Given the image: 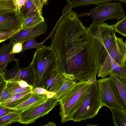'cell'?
Here are the masks:
<instances>
[{
    "label": "cell",
    "instance_id": "41",
    "mask_svg": "<svg viewBox=\"0 0 126 126\" xmlns=\"http://www.w3.org/2000/svg\"><path fill=\"white\" fill-rule=\"evenodd\" d=\"M125 44V45H126V40L125 41V42H124Z\"/></svg>",
    "mask_w": 126,
    "mask_h": 126
},
{
    "label": "cell",
    "instance_id": "3",
    "mask_svg": "<svg viewBox=\"0 0 126 126\" xmlns=\"http://www.w3.org/2000/svg\"><path fill=\"white\" fill-rule=\"evenodd\" d=\"M96 53L99 66L103 63L115 38L114 24L109 25L102 22L99 24L92 23L87 28Z\"/></svg>",
    "mask_w": 126,
    "mask_h": 126
},
{
    "label": "cell",
    "instance_id": "24",
    "mask_svg": "<svg viewBox=\"0 0 126 126\" xmlns=\"http://www.w3.org/2000/svg\"><path fill=\"white\" fill-rule=\"evenodd\" d=\"M117 0H66L68 4L72 8L79 6L98 4L110 2Z\"/></svg>",
    "mask_w": 126,
    "mask_h": 126
},
{
    "label": "cell",
    "instance_id": "27",
    "mask_svg": "<svg viewBox=\"0 0 126 126\" xmlns=\"http://www.w3.org/2000/svg\"><path fill=\"white\" fill-rule=\"evenodd\" d=\"M45 41V40L42 43H38L36 42L35 38L28 40L23 45L22 53L27 49L32 48H36L37 50L41 49L44 47L43 44Z\"/></svg>",
    "mask_w": 126,
    "mask_h": 126
},
{
    "label": "cell",
    "instance_id": "1",
    "mask_svg": "<svg viewBox=\"0 0 126 126\" xmlns=\"http://www.w3.org/2000/svg\"><path fill=\"white\" fill-rule=\"evenodd\" d=\"M62 13L49 36V47L57 54L59 71L66 78L87 81L96 76L99 68L90 35L76 12L67 8Z\"/></svg>",
    "mask_w": 126,
    "mask_h": 126
},
{
    "label": "cell",
    "instance_id": "5",
    "mask_svg": "<svg viewBox=\"0 0 126 126\" xmlns=\"http://www.w3.org/2000/svg\"><path fill=\"white\" fill-rule=\"evenodd\" d=\"M102 106L97 86V81L92 87L83 102L72 116V121L81 122L96 116Z\"/></svg>",
    "mask_w": 126,
    "mask_h": 126
},
{
    "label": "cell",
    "instance_id": "20",
    "mask_svg": "<svg viewBox=\"0 0 126 126\" xmlns=\"http://www.w3.org/2000/svg\"><path fill=\"white\" fill-rule=\"evenodd\" d=\"M44 21L42 14L40 13L29 16L23 20L22 29L32 28Z\"/></svg>",
    "mask_w": 126,
    "mask_h": 126
},
{
    "label": "cell",
    "instance_id": "12",
    "mask_svg": "<svg viewBox=\"0 0 126 126\" xmlns=\"http://www.w3.org/2000/svg\"><path fill=\"white\" fill-rule=\"evenodd\" d=\"M109 77L114 86L119 102L126 112V77L111 73Z\"/></svg>",
    "mask_w": 126,
    "mask_h": 126
},
{
    "label": "cell",
    "instance_id": "37",
    "mask_svg": "<svg viewBox=\"0 0 126 126\" xmlns=\"http://www.w3.org/2000/svg\"><path fill=\"white\" fill-rule=\"evenodd\" d=\"M44 126H56V124L53 122H49Z\"/></svg>",
    "mask_w": 126,
    "mask_h": 126
},
{
    "label": "cell",
    "instance_id": "16",
    "mask_svg": "<svg viewBox=\"0 0 126 126\" xmlns=\"http://www.w3.org/2000/svg\"><path fill=\"white\" fill-rule=\"evenodd\" d=\"M32 91L12 95L9 98L0 103V107L12 110L13 109L31 97Z\"/></svg>",
    "mask_w": 126,
    "mask_h": 126
},
{
    "label": "cell",
    "instance_id": "38",
    "mask_svg": "<svg viewBox=\"0 0 126 126\" xmlns=\"http://www.w3.org/2000/svg\"><path fill=\"white\" fill-rule=\"evenodd\" d=\"M122 1L125 3L126 4V0H117Z\"/></svg>",
    "mask_w": 126,
    "mask_h": 126
},
{
    "label": "cell",
    "instance_id": "21",
    "mask_svg": "<svg viewBox=\"0 0 126 126\" xmlns=\"http://www.w3.org/2000/svg\"><path fill=\"white\" fill-rule=\"evenodd\" d=\"M76 82L66 79L60 88L55 93L54 97L59 102L73 88Z\"/></svg>",
    "mask_w": 126,
    "mask_h": 126
},
{
    "label": "cell",
    "instance_id": "32",
    "mask_svg": "<svg viewBox=\"0 0 126 126\" xmlns=\"http://www.w3.org/2000/svg\"><path fill=\"white\" fill-rule=\"evenodd\" d=\"M32 92L33 93L38 94H46L47 96L49 92L46 89L40 87H36L33 88Z\"/></svg>",
    "mask_w": 126,
    "mask_h": 126
},
{
    "label": "cell",
    "instance_id": "18",
    "mask_svg": "<svg viewBox=\"0 0 126 126\" xmlns=\"http://www.w3.org/2000/svg\"><path fill=\"white\" fill-rule=\"evenodd\" d=\"M39 13H41L35 3L32 0H28L21 7L18 14L23 20Z\"/></svg>",
    "mask_w": 126,
    "mask_h": 126
},
{
    "label": "cell",
    "instance_id": "15",
    "mask_svg": "<svg viewBox=\"0 0 126 126\" xmlns=\"http://www.w3.org/2000/svg\"><path fill=\"white\" fill-rule=\"evenodd\" d=\"M13 45L3 44L0 48V73L4 72L6 69L8 64L12 61L19 62V59L15 58V54H11L10 52Z\"/></svg>",
    "mask_w": 126,
    "mask_h": 126
},
{
    "label": "cell",
    "instance_id": "6",
    "mask_svg": "<svg viewBox=\"0 0 126 126\" xmlns=\"http://www.w3.org/2000/svg\"><path fill=\"white\" fill-rule=\"evenodd\" d=\"M81 16H87L91 17L92 23L101 24L109 19L119 20L126 15L123 9L122 3L119 2H110L101 3L91 9L88 13H84Z\"/></svg>",
    "mask_w": 126,
    "mask_h": 126
},
{
    "label": "cell",
    "instance_id": "36",
    "mask_svg": "<svg viewBox=\"0 0 126 126\" xmlns=\"http://www.w3.org/2000/svg\"><path fill=\"white\" fill-rule=\"evenodd\" d=\"M87 81L92 84L95 83L97 81L96 79V76H94L89 78Z\"/></svg>",
    "mask_w": 126,
    "mask_h": 126
},
{
    "label": "cell",
    "instance_id": "26",
    "mask_svg": "<svg viewBox=\"0 0 126 126\" xmlns=\"http://www.w3.org/2000/svg\"><path fill=\"white\" fill-rule=\"evenodd\" d=\"M22 29L20 28L6 31H0V42L1 43L8 39H10Z\"/></svg>",
    "mask_w": 126,
    "mask_h": 126
},
{
    "label": "cell",
    "instance_id": "4",
    "mask_svg": "<svg viewBox=\"0 0 126 126\" xmlns=\"http://www.w3.org/2000/svg\"><path fill=\"white\" fill-rule=\"evenodd\" d=\"M92 84L88 81L76 82L73 88L59 102L61 123L72 121L74 112L83 102Z\"/></svg>",
    "mask_w": 126,
    "mask_h": 126
},
{
    "label": "cell",
    "instance_id": "28",
    "mask_svg": "<svg viewBox=\"0 0 126 126\" xmlns=\"http://www.w3.org/2000/svg\"><path fill=\"white\" fill-rule=\"evenodd\" d=\"M123 76L126 77V67L122 66L115 61L111 62V73Z\"/></svg>",
    "mask_w": 126,
    "mask_h": 126
},
{
    "label": "cell",
    "instance_id": "9",
    "mask_svg": "<svg viewBox=\"0 0 126 126\" xmlns=\"http://www.w3.org/2000/svg\"><path fill=\"white\" fill-rule=\"evenodd\" d=\"M97 86L102 107L105 106L109 109L116 107L123 110L109 77L98 79L97 80Z\"/></svg>",
    "mask_w": 126,
    "mask_h": 126
},
{
    "label": "cell",
    "instance_id": "25",
    "mask_svg": "<svg viewBox=\"0 0 126 126\" xmlns=\"http://www.w3.org/2000/svg\"><path fill=\"white\" fill-rule=\"evenodd\" d=\"M22 111L13 110L8 114L0 117V126H6L17 122Z\"/></svg>",
    "mask_w": 126,
    "mask_h": 126
},
{
    "label": "cell",
    "instance_id": "11",
    "mask_svg": "<svg viewBox=\"0 0 126 126\" xmlns=\"http://www.w3.org/2000/svg\"><path fill=\"white\" fill-rule=\"evenodd\" d=\"M47 31V26L45 21L35 27L26 29H22L16 35L10 39L9 44L13 45L18 42H27L35 38L40 35L46 34Z\"/></svg>",
    "mask_w": 126,
    "mask_h": 126
},
{
    "label": "cell",
    "instance_id": "33",
    "mask_svg": "<svg viewBox=\"0 0 126 126\" xmlns=\"http://www.w3.org/2000/svg\"><path fill=\"white\" fill-rule=\"evenodd\" d=\"M32 0L37 6L40 13L42 14L43 8L44 5L46 3L44 0Z\"/></svg>",
    "mask_w": 126,
    "mask_h": 126
},
{
    "label": "cell",
    "instance_id": "22",
    "mask_svg": "<svg viewBox=\"0 0 126 126\" xmlns=\"http://www.w3.org/2000/svg\"><path fill=\"white\" fill-rule=\"evenodd\" d=\"M16 14L17 13L14 0H0V15Z\"/></svg>",
    "mask_w": 126,
    "mask_h": 126
},
{
    "label": "cell",
    "instance_id": "8",
    "mask_svg": "<svg viewBox=\"0 0 126 126\" xmlns=\"http://www.w3.org/2000/svg\"><path fill=\"white\" fill-rule=\"evenodd\" d=\"M59 102L53 97L45 102L22 111L19 116L18 122L27 125L32 124L39 118L47 114Z\"/></svg>",
    "mask_w": 126,
    "mask_h": 126
},
{
    "label": "cell",
    "instance_id": "34",
    "mask_svg": "<svg viewBox=\"0 0 126 126\" xmlns=\"http://www.w3.org/2000/svg\"><path fill=\"white\" fill-rule=\"evenodd\" d=\"M0 116H2L6 115L13 110H12L9 109L0 107Z\"/></svg>",
    "mask_w": 126,
    "mask_h": 126
},
{
    "label": "cell",
    "instance_id": "17",
    "mask_svg": "<svg viewBox=\"0 0 126 126\" xmlns=\"http://www.w3.org/2000/svg\"><path fill=\"white\" fill-rule=\"evenodd\" d=\"M48 98L46 94H40L33 92L30 97L15 107L12 110L22 111L43 103Z\"/></svg>",
    "mask_w": 126,
    "mask_h": 126
},
{
    "label": "cell",
    "instance_id": "14",
    "mask_svg": "<svg viewBox=\"0 0 126 126\" xmlns=\"http://www.w3.org/2000/svg\"><path fill=\"white\" fill-rule=\"evenodd\" d=\"M58 69L52 73L43 88L48 92L55 93L61 88L66 79Z\"/></svg>",
    "mask_w": 126,
    "mask_h": 126
},
{
    "label": "cell",
    "instance_id": "19",
    "mask_svg": "<svg viewBox=\"0 0 126 126\" xmlns=\"http://www.w3.org/2000/svg\"><path fill=\"white\" fill-rule=\"evenodd\" d=\"M112 114L115 126H126V112L123 110L116 107L110 109Z\"/></svg>",
    "mask_w": 126,
    "mask_h": 126
},
{
    "label": "cell",
    "instance_id": "40",
    "mask_svg": "<svg viewBox=\"0 0 126 126\" xmlns=\"http://www.w3.org/2000/svg\"><path fill=\"white\" fill-rule=\"evenodd\" d=\"M125 66L126 67V60L125 61Z\"/></svg>",
    "mask_w": 126,
    "mask_h": 126
},
{
    "label": "cell",
    "instance_id": "10",
    "mask_svg": "<svg viewBox=\"0 0 126 126\" xmlns=\"http://www.w3.org/2000/svg\"><path fill=\"white\" fill-rule=\"evenodd\" d=\"M4 72V77L6 80L17 81L22 80L30 85H33L34 75L30 64L26 67L21 68L19 62H16L13 69L10 70L6 69Z\"/></svg>",
    "mask_w": 126,
    "mask_h": 126
},
{
    "label": "cell",
    "instance_id": "2",
    "mask_svg": "<svg viewBox=\"0 0 126 126\" xmlns=\"http://www.w3.org/2000/svg\"><path fill=\"white\" fill-rule=\"evenodd\" d=\"M30 64L34 75L33 88H43L51 74L58 68V57L55 51L46 46L36 50Z\"/></svg>",
    "mask_w": 126,
    "mask_h": 126
},
{
    "label": "cell",
    "instance_id": "39",
    "mask_svg": "<svg viewBox=\"0 0 126 126\" xmlns=\"http://www.w3.org/2000/svg\"><path fill=\"white\" fill-rule=\"evenodd\" d=\"M49 0H44L46 3H47Z\"/></svg>",
    "mask_w": 126,
    "mask_h": 126
},
{
    "label": "cell",
    "instance_id": "30",
    "mask_svg": "<svg viewBox=\"0 0 126 126\" xmlns=\"http://www.w3.org/2000/svg\"><path fill=\"white\" fill-rule=\"evenodd\" d=\"M25 42L24 41L18 42L14 44L10 53L11 54H14L22 52L23 48V44Z\"/></svg>",
    "mask_w": 126,
    "mask_h": 126
},
{
    "label": "cell",
    "instance_id": "13",
    "mask_svg": "<svg viewBox=\"0 0 126 126\" xmlns=\"http://www.w3.org/2000/svg\"><path fill=\"white\" fill-rule=\"evenodd\" d=\"M23 19L19 14L0 15V31L22 27Z\"/></svg>",
    "mask_w": 126,
    "mask_h": 126
},
{
    "label": "cell",
    "instance_id": "31",
    "mask_svg": "<svg viewBox=\"0 0 126 126\" xmlns=\"http://www.w3.org/2000/svg\"><path fill=\"white\" fill-rule=\"evenodd\" d=\"M17 13L18 14L21 7L28 0H14Z\"/></svg>",
    "mask_w": 126,
    "mask_h": 126
},
{
    "label": "cell",
    "instance_id": "29",
    "mask_svg": "<svg viewBox=\"0 0 126 126\" xmlns=\"http://www.w3.org/2000/svg\"><path fill=\"white\" fill-rule=\"evenodd\" d=\"M114 27L116 32L126 37V15L114 24Z\"/></svg>",
    "mask_w": 126,
    "mask_h": 126
},
{
    "label": "cell",
    "instance_id": "7",
    "mask_svg": "<svg viewBox=\"0 0 126 126\" xmlns=\"http://www.w3.org/2000/svg\"><path fill=\"white\" fill-rule=\"evenodd\" d=\"M126 60V45L122 38L118 37L116 36L107 56L99 66L98 77L104 78L110 75L112 61H115L120 65L124 66Z\"/></svg>",
    "mask_w": 126,
    "mask_h": 126
},
{
    "label": "cell",
    "instance_id": "35",
    "mask_svg": "<svg viewBox=\"0 0 126 126\" xmlns=\"http://www.w3.org/2000/svg\"><path fill=\"white\" fill-rule=\"evenodd\" d=\"M17 82L19 85L22 87H33V86L30 85L24 80H21L17 81Z\"/></svg>",
    "mask_w": 126,
    "mask_h": 126
},
{
    "label": "cell",
    "instance_id": "23",
    "mask_svg": "<svg viewBox=\"0 0 126 126\" xmlns=\"http://www.w3.org/2000/svg\"><path fill=\"white\" fill-rule=\"evenodd\" d=\"M6 81V88L9 94L12 95L32 91L33 87L23 88L17 81Z\"/></svg>",
    "mask_w": 126,
    "mask_h": 126
}]
</instances>
